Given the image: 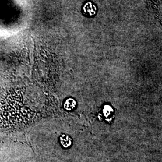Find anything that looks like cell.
I'll return each mask as SVG.
<instances>
[{
	"label": "cell",
	"mask_w": 162,
	"mask_h": 162,
	"mask_svg": "<svg viewBox=\"0 0 162 162\" xmlns=\"http://www.w3.org/2000/svg\"><path fill=\"white\" fill-rule=\"evenodd\" d=\"M83 9L84 13L88 15L89 16H92L95 15L96 12V7L90 2L86 3Z\"/></svg>",
	"instance_id": "obj_1"
},
{
	"label": "cell",
	"mask_w": 162,
	"mask_h": 162,
	"mask_svg": "<svg viewBox=\"0 0 162 162\" xmlns=\"http://www.w3.org/2000/svg\"><path fill=\"white\" fill-rule=\"evenodd\" d=\"M76 107V101L73 99H67L64 103V108L67 110L70 111L75 109Z\"/></svg>",
	"instance_id": "obj_2"
},
{
	"label": "cell",
	"mask_w": 162,
	"mask_h": 162,
	"mask_svg": "<svg viewBox=\"0 0 162 162\" xmlns=\"http://www.w3.org/2000/svg\"><path fill=\"white\" fill-rule=\"evenodd\" d=\"M60 139H61V143H62V146L65 148L69 147V146H70V145L72 143L71 139L68 136H67L65 135H62Z\"/></svg>",
	"instance_id": "obj_3"
}]
</instances>
